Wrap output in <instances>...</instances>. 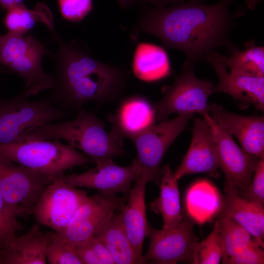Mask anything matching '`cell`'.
<instances>
[{
  "label": "cell",
  "mask_w": 264,
  "mask_h": 264,
  "mask_svg": "<svg viewBox=\"0 0 264 264\" xmlns=\"http://www.w3.org/2000/svg\"><path fill=\"white\" fill-rule=\"evenodd\" d=\"M233 0L205 5L191 0L170 7H158L142 14L134 29L156 36L166 47L181 50L195 64L215 48L238 49L229 37L236 14L228 10Z\"/></svg>",
  "instance_id": "6da1fadb"
},
{
  "label": "cell",
  "mask_w": 264,
  "mask_h": 264,
  "mask_svg": "<svg viewBox=\"0 0 264 264\" xmlns=\"http://www.w3.org/2000/svg\"><path fill=\"white\" fill-rule=\"evenodd\" d=\"M58 44L51 100L65 112L78 110L89 102L112 101L124 91L129 72L92 57L76 42L66 43L56 34Z\"/></svg>",
  "instance_id": "7a4b0ae2"
},
{
  "label": "cell",
  "mask_w": 264,
  "mask_h": 264,
  "mask_svg": "<svg viewBox=\"0 0 264 264\" xmlns=\"http://www.w3.org/2000/svg\"><path fill=\"white\" fill-rule=\"evenodd\" d=\"M77 110L74 119L42 125L28 133L22 142L63 139L82 151L95 164L126 154L124 138L112 129L108 132L105 124L95 113L87 111L83 107Z\"/></svg>",
  "instance_id": "3957f363"
},
{
  "label": "cell",
  "mask_w": 264,
  "mask_h": 264,
  "mask_svg": "<svg viewBox=\"0 0 264 264\" xmlns=\"http://www.w3.org/2000/svg\"><path fill=\"white\" fill-rule=\"evenodd\" d=\"M0 158L54 177L93 162L83 153L57 139L0 144Z\"/></svg>",
  "instance_id": "277c9868"
},
{
  "label": "cell",
  "mask_w": 264,
  "mask_h": 264,
  "mask_svg": "<svg viewBox=\"0 0 264 264\" xmlns=\"http://www.w3.org/2000/svg\"><path fill=\"white\" fill-rule=\"evenodd\" d=\"M47 53L45 46L32 36L9 32L0 35V63L25 81L22 92L28 97L53 87V76L45 72L42 65Z\"/></svg>",
  "instance_id": "5b68a950"
},
{
  "label": "cell",
  "mask_w": 264,
  "mask_h": 264,
  "mask_svg": "<svg viewBox=\"0 0 264 264\" xmlns=\"http://www.w3.org/2000/svg\"><path fill=\"white\" fill-rule=\"evenodd\" d=\"M66 116L47 98L30 100L22 92L10 99L0 98V144L22 142L35 129Z\"/></svg>",
  "instance_id": "8992f818"
},
{
  "label": "cell",
  "mask_w": 264,
  "mask_h": 264,
  "mask_svg": "<svg viewBox=\"0 0 264 264\" xmlns=\"http://www.w3.org/2000/svg\"><path fill=\"white\" fill-rule=\"evenodd\" d=\"M195 63L187 60L181 74L173 85L167 88L163 97L154 105L156 119L160 122L168 119L172 113L194 114L202 116L209 113L208 102L213 93L214 85L210 81L198 79L195 74Z\"/></svg>",
  "instance_id": "52a82bcc"
},
{
  "label": "cell",
  "mask_w": 264,
  "mask_h": 264,
  "mask_svg": "<svg viewBox=\"0 0 264 264\" xmlns=\"http://www.w3.org/2000/svg\"><path fill=\"white\" fill-rule=\"evenodd\" d=\"M193 114H180L154 124L130 139L137 151L135 158L147 181L159 184L162 169L160 165L165 153L185 129Z\"/></svg>",
  "instance_id": "ba28073f"
},
{
  "label": "cell",
  "mask_w": 264,
  "mask_h": 264,
  "mask_svg": "<svg viewBox=\"0 0 264 264\" xmlns=\"http://www.w3.org/2000/svg\"><path fill=\"white\" fill-rule=\"evenodd\" d=\"M56 177L0 158V196L20 215L32 214L43 192Z\"/></svg>",
  "instance_id": "9c48e42d"
},
{
  "label": "cell",
  "mask_w": 264,
  "mask_h": 264,
  "mask_svg": "<svg viewBox=\"0 0 264 264\" xmlns=\"http://www.w3.org/2000/svg\"><path fill=\"white\" fill-rule=\"evenodd\" d=\"M195 223L191 218L185 216L178 225L169 229H156L149 224L147 237L150 244L143 255L145 264H192L198 242L194 232Z\"/></svg>",
  "instance_id": "30bf717a"
},
{
  "label": "cell",
  "mask_w": 264,
  "mask_h": 264,
  "mask_svg": "<svg viewBox=\"0 0 264 264\" xmlns=\"http://www.w3.org/2000/svg\"><path fill=\"white\" fill-rule=\"evenodd\" d=\"M63 176L46 186L32 211L38 224L54 231H61L66 226L88 197L86 191L66 183Z\"/></svg>",
  "instance_id": "8fae6325"
},
{
  "label": "cell",
  "mask_w": 264,
  "mask_h": 264,
  "mask_svg": "<svg viewBox=\"0 0 264 264\" xmlns=\"http://www.w3.org/2000/svg\"><path fill=\"white\" fill-rule=\"evenodd\" d=\"M128 196L102 193L88 196L66 226L55 233L74 248L94 236L110 216L123 206Z\"/></svg>",
  "instance_id": "7c38bea8"
},
{
  "label": "cell",
  "mask_w": 264,
  "mask_h": 264,
  "mask_svg": "<svg viewBox=\"0 0 264 264\" xmlns=\"http://www.w3.org/2000/svg\"><path fill=\"white\" fill-rule=\"evenodd\" d=\"M212 132L216 145L219 167L225 177V186L238 193L248 187L258 164V158L239 147L230 134L209 113L203 115Z\"/></svg>",
  "instance_id": "4fadbf2b"
},
{
  "label": "cell",
  "mask_w": 264,
  "mask_h": 264,
  "mask_svg": "<svg viewBox=\"0 0 264 264\" xmlns=\"http://www.w3.org/2000/svg\"><path fill=\"white\" fill-rule=\"evenodd\" d=\"M142 174L135 158L132 164L123 167L109 159L96 163V166L86 172L63 175V179L76 188L96 189L104 194L122 193L128 194L131 184Z\"/></svg>",
  "instance_id": "5bb4252c"
},
{
  "label": "cell",
  "mask_w": 264,
  "mask_h": 264,
  "mask_svg": "<svg viewBox=\"0 0 264 264\" xmlns=\"http://www.w3.org/2000/svg\"><path fill=\"white\" fill-rule=\"evenodd\" d=\"M219 53L208 52L203 61L209 63L219 78L213 93L227 94L239 102L241 109L253 105L256 109L264 111V76H253L229 69L220 61Z\"/></svg>",
  "instance_id": "9a60e30c"
},
{
  "label": "cell",
  "mask_w": 264,
  "mask_h": 264,
  "mask_svg": "<svg viewBox=\"0 0 264 264\" xmlns=\"http://www.w3.org/2000/svg\"><path fill=\"white\" fill-rule=\"evenodd\" d=\"M219 164L216 145L211 130L204 118L194 120L192 137L189 149L174 173L178 180L196 173H206L217 177Z\"/></svg>",
  "instance_id": "2e32d148"
},
{
  "label": "cell",
  "mask_w": 264,
  "mask_h": 264,
  "mask_svg": "<svg viewBox=\"0 0 264 264\" xmlns=\"http://www.w3.org/2000/svg\"><path fill=\"white\" fill-rule=\"evenodd\" d=\"M209 114L230 134L237 138L244 151L258 158L264 156L263 116L235 114L217 104L210 105Z\"/></svg>",
  "instance_id": "e0dca14e"
},
{
  "label": "cell",
  "mask_w": 264,
  "mask_h": 264,
  "mask_svg": "<svg viewBox=\"0 0 264 264\" xmlns=\"http://www.w3.org/2000/svg\"><path fill=\"white\" fill-rule=\"evenodd\" d=\"M148 181L140 175L128 194V199L118 210L119 218L141 264H145L142 249L149 223L146 218L145 188Z\"/></svg>",
  "instance_id": "ac0fdd59"
},
{
  "label": "cell",
  "mask_w": 264,
  "mask_h": 264,
  "mask_svg": "<svg viewBox=\"0 0 264 264\" xmlns=\"http://www.w3.org/2000/svg\"><path fill=\"white\" fill-rule=\"evenodd\" d=\"M112 129L122 138L131 139L154 124V105L146 97L134 95L124 99L115 114L109 117Z\"/></svg>",
  "instance_id": "d6986e66"
},
{
  "label": "cell",
  "mask_w": 264,
  "mask_h": 264,
  "mask_svg": "<svg viewBox=\"0 0 264 264\" xmlns=\"http://www.w3.org/2000/svg\"><path fill=\"white\" fill-rule=\"evenodd\" d=\"M224 194L220 216L235 220L264 246V206L242 197L235 188L225 186Z\"/></svg>",
  "instance_id": "ffe728a7"
},
{
  "label": "cell",
  "mask_w": 264,
  "mask_h": 264,
  "mask_svg": "<svg viewBox=\"0 0 264 264\" xmlns=\"http://www.w3.org/2000/svg\"><path fill=\"white\" fill-rule=\"evenodd\" d=\"M48 233L41 230L36 224L26 233L17 236L11 244L2 251L4 264H45Z\"/></svg>",
  "instance_id": "44dd1931"
},
{
  "label": "cell",
  "mask_w": 264,
  "mask_h": 264,
  "mask_svg": "<svg viewBox=\"0 0 264 264\" xmlns=\"http://www.w3.org/2000/svg\"><path fill=\"white\" fill-rule=\"evenodd\" d=\"M177 181L169 165L166 164L162 169L159 196L149 204L152 211L161 215L163 229L176 226L185 217L181 207Z\"/></svg>",
  "instance_id": "7402d4cb"
},
{
  "label": "cell",
  "mask_w": 264,
  "mask_h": 264,
  "mask_svg": "<svg viewBox=\"0 0 264 264\" xmlns=\"http://www.w3.org/2000/svg\"><path fill=\"white\" fill-rule=\"evenodd\" d=\"M132 69L139 79L152 82L167 77L171 73L169 56L161 46L151 43H141L134 51Z\"/></svg>",
  "instance_id": "603a6c76"
},
{
  "label": "cell",
  "mask_w": 264,
  "mask_h": 264,
  "mask_svg": "<svg viewBox=\"0 0 264 264\" xmlns=\"http://www.w3.org/2000/svg\"><path fill=\"white\" fill-rule=\"evenodd\" d=\"M110 253L115 264H141L119 218L113 212L95 234Z\"/></svg>",
  "instance_id": "cb8c5ba5"
},
{
  "label": "cell",
  "mask_w": 264,
  "mask_h": 264,
  "mask_svg": "<svg viewBox=\"0 0 264 264\" xmlns=\"http://www.w3.org/2000/svg\"><path fill=\"white\" fill-rule=\"evenodd\" d=\"M222 201L216 187L202 180L194 183L186 193V209L195 222L203 223L220 213Z\"/></svg>",
  "instance_id": "d4e9b609"
},
{
  "label": "cell",
  "mask_w": 264,
  "mask_h": 264,
  "mask_svg": "<svg viewBox=\"0 0 264 264\" xmlns=\"http://www.w3.org/2000/svg\"><path fill=\"white\" fill-rule=\"evenodd\" d=\"M7 10L4 23L9 32L24 35L38 22L45 24L52 32L56 31L51 12L43 3H38L33 10L23 3Z\"/></svg>",
  "instance_id": "484cf974"
},
{
  "label": "cell",
  "mask_w": 264,
  "mask_h": 264,
  "mask_svg": "<svg viewBox=\"0 0 264 264\" xmlns=\"http://www.w3.org/2000/svg\"><path fill=\"white\" fill-rule=\"evenodd\" d=\"M227 57L219 54L223 64L230 70L257 76L264 75V48L253 41L246 42L242 50L233 51Z\"/></svg>",
  "instance_id": "4316f807"
},
{
  "label": "cell",
  "mask_w": 264,
  "mask_h": 264,
  "mask_svg": "<svg viewBox=\"0 0 264 264\" xmlns=\"http://www.w3.org/2000/svg\"><path fill=\"white\" fill-rule=\"evenodd\" d=\"M218 221L223 244L222 262L256 241L244 227L233 219L220 217Z\"/></svg>",
  "instance_id": "83f0119b"
},
{
  "label": "cell",
  "mask_w": 264,
  "mask_h": 264,
  "mask_svg": "<svg viewBox=\"0 0 264 264\" xmlns=\"http://www.w3.org/2000/svg\"><path fill=\"white\" fill-rule=\"evenodd\" d=\"M223 254V244L218 221H215L211 233L200 242L194 251L192 264H218Z\"/></svg>",
  "instance_id": "f1b7e54d"
},
{
  "label": "cell",
  "mask_w": 264,
  "mask_h": 264,
  "mask_svg": "<svg viewBox=\"0 0 264 264\" xmlns=\"http://www.w3.org/2000/svg\"><path fill=\"white\" fill-rule=\"evenodd\" d=\"M45 254L50 264H83L75 248L62 240L55 231L48 233Z\"/></svg>",
  "instance_id": "f546056e"
},
{
  "label": "cell",
  "mask_w": 264,
  "mask_h": 264,
  "mask_svg": "<svg viewBox=\"0 0 264 264\" xmlns=\"http://www.w3.org/2000/svg\"><path fill=\"white\" fill-rule=\"evenodd\" d=\"M20 212L8 204L0 196V248L6 249L13 242L17 232L22 228L18 221Z\"/></svg>",
  "instance_id": "4dcf8cb0"
},
{
  "label": "cell",
  "mask_w": 264,
  "mask_h": 264,
  "mask_svg": "<svg viewBox=\"0 0 264 264\" xmlns=\"http://www.w3.org/2000/svg\"><path fill=\"white\" fill-rule=\"evenodd\" d=\"M60 13L65 19L78 22L85 18L92 8V0H58Z\"/></svg>",
  "instance_id": "1f68e13d"
},
{
  "label": "cell",
  "mask_w": 264,
  "mask_h": 264,
  "mask_svg": "<svg viewBox=\"0 0 264 264\" xmlns=\"http://www.w3.org/2000/svg\"><path fill=\"white\" fill-rule=\"evenodd\" d=\"M239 194L246 199L264 206V156L260 158L248 187Z\"/></svg>",
  "instance_id": "d6a6232c"
},
{
  "label": "cell",
  "mask_w": 264,
  "mask_h": 264,
  "mask_svg": "<svg viewBox=\"0 0 264 264\" xmlns=\"http://www.w3.org/2000/svg\"><path fill=\"white\" fill-rule=\"evenodd\" d=\"M264 246L257 241L249 244L239 253L226 259L222 262L225 264H264Z\"/></svg>",
  "instance_id": "836d02e7"
},
{
  "label": "cell",
  "mask_w": 264,
  "mask_h": 264,
  "mask_svg": "<svg viewBox=\"0 0 264 264\" xmlns=\"http://www.w3.org/2000/svg\"><path fill=\"white\" fill-rule=\"evenodd\" d=\"M86 241L92 249L100 264H115L110 253L97 238L93 236Z\"/></svg>",
  "instance_id": "e575fe53"
},
{
  "label": "cell",
  "mask_w": 264,
  "mask_h": 264,
  "mask_svg": "<svg viewBox=\"0 0 264 264\" xmlns=\"http://www.w3.org/2000/svg\"><path fill=\"white\" fill-rule=\"evenodd\" d=\"M74 248L83 264H100L87 241L76 245Z\"/></svg>",
  "instance_id": "d590c367"
},
{
  "label": "cell",
  "mask_w": 264,
  "mask_h": 264,
  "mask_svg": "<svg viewBox=\"0 0 264 264\" xmlns=\"http://www.w3.org/2000/svg\"><path fill=\"white\" fill-rule=\"evenodd\" d=\"M180 0H127L126 1H127L128 2H129L132 3V2H136V1H138L147 2L151 3L158 7L164 6V5L169 3H176Z\"/></svg>",
  "instance_id": "8d00e7d4"
},
{
  "label": "cell",
  "mask_w": 264,
  "mask_h": 264,
  "mask_svg": "<svg viewBox=\"0 0 264 264\" xmlns=\"http://www.w3.org/2000/svg\"><path fill=\"white\" fill-rule=\"evenodd\" d=\"M23 0H0V5L4 8H9L22 3Z\"/></svg>",
  "instance_id": "74e56055"
},
{
  "label": "cell",
  "mask_w": 264,
  "mask_h": 264,
  "mask_svg": "<svg viewBox=\"0 0 264 264\" xmlns=\"http://www.w3.org/2000/svg\"><path fill=\"white\" fill-rule=\"evenodd\" d=\"M259 0H245V2L250 10H254L255 8L256 4Z\"/></svg>",
  "instance_id": "f35d334b"
},
{
  "label": "cell",
  "mask_w": 264,
  "mask_h": 264,
  "mask_svg": "<svg viewBox=\"0 0 264 264\" xmlns=\"http://www.w3.org/2000/svg\"><path fill=\"white\" fill-rule=\"evenodd\" d=\"M0 264H4L3 257L0 255Z\"/></svg>",
  "instance_id": "ab89813d"
},
{
  "label": "cell",
  "mask_w": 264,
  "mask_h": 264,
  "mask_svg": "<svg viewBox=\"0 0 264 264\" xmlns=\"http://www.w3.org/2000/svg\"><path fill=\"white\" fill-rule=\"evenodd\" d=\"M0 255H2V250L0 248Z\"/></svg>",
  "instance_id": "60d3db41"
}]
</instances>
